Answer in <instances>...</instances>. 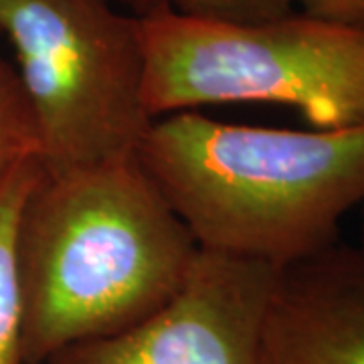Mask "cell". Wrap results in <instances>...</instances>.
Wrapping results in <instances>:
<instances>
[{
    "instance_id": "2",
    "label": "cell",
    "mask_w": 364,
    "mask_h": 364,
    "mask_svg": "<svg viewBox=\"0 0 364 364\" xmlns=\"http://www.w3.org/2000/svg\"><path fill=\"white\" fill-rule=\"evenodd\" d=\"M136 156L200 251L275 269L334 245L364 203V124L291 130L178 112L150 124Z\"/></svg>"
},
{
    "instance_id": "4",
    "label": "cell",
    "mask_w": 364,
    "mask_h": 364,
    "mask_svg": "<svg viewBox=\"0 0 364 364\" xmlns=\"http://www.w3.org/2000/svg\"><path fill=\"white\" fill-rule=\"evenodd\" d=\"M0 37L16 55L47 174L136 156L154 122L138 16L112 0H0Z\"/></svg>"
},
{
    "instance_id": "1",
    "label": "cell",
    "mask_w": 364,
    "mask_h": 364,
    "mask_svg": "<svg viewBox=\"0 0 364 364\" xmlns=\"http://www.w3.org/2000/svg\"><path fill=\"white\" fill-rule=\"evenodd\" d=\"M23 364L114 336L160 312L200 249L138 156L47 174L18 235Z\"/></svg>"
},
{
    "instance_id": "6",
    "label": "cell",
    "mask_w": 364,
    "mask_h": 364,
    "mask_svg": "<svg viewBox=\"0 0 364 364\" xmlns=\"http://www.w3.org/2000/svg\"><path fill=\"white\" fill-rule=\"evenodd\" d=\"M263 364H364V247L334 245L275 272Z\"/></svg>"
},
{
    "instance_id": "3",
    "label": "cell",
    "mask_w": 364,
    "mask_h": 364,
    "mask_svg": "<svg viewBox=\"0 0 364 364\" xmlns=\"http://www.w3.org/2000/svg\"><path fill=\"white\" fill-rule=\"evenodd\" d=\"M152 119L200 105L277 104L314 130L364 124V31L301 13L231 25L160 11L140 18Z\"/></svg>"
},
{
    "instance_id": "8",
    "label": "cell",
    "mask_w": 364,
    "mask_h": 364,
    "mask_svg": "<svg viewBox=\"0 0 364 364\" xmlns=\"http://www.w3.org/2000/svg\"><path fill=\"white\" fill-rule=\"evenodd\" d=\"M39 156V128L23 81L16 69L0 57V181Z\"/></svg>"
},
{
    "instance_id": "11",
    "label": "cell",
    "mask_w": 364,
    "mask_h": 364,
    "mask_svg": "<svg viewBox=\"0 0 364 364\" xmlns=\"http://www.w3.org/2000/svg\"><path fill=\"white\" fill-rule=\"evenodd\" d=\"M128 9L132 11L134 16L144 18V16H150V14H156L160 11H166L170 9L168 0H122Z\"/></svg>"
},
{
    "instance_id": "5",
    "label": "cell",
    "mask_w": 364,
    "mask_h": 364,
    "mask_svg": "<svg viewBox=\"0 0 364 364\" xmlns=\"http://www.w3.org/2000/svg\"><path fill=\"white\" fill-rule=\"evenodd\" d=\"M275 267L200 251L182 289L128 330L45 364H263L261 328Z\"/></svg>"
},
{
    "instance_id": "9",
    "label": "cell",
    "mask_w": 364,
    "mask_h": 364,
    "mask_svg": "<svg viewBox=\"0 0 364 364\" xmlns=\"http://www.w3.org/2000/svg\"><path fill=\"white\" fill-rule=\"evenodd\" d=\"M170 11L207 23L251 25L294 13L291 0H168Z\"/></svg>"
},
{
    "instance_id": "10",
    "label": "cell",
    "mask_w": 364,
    "mask_h": 364,
    "mask_svg": "<svg viewBox=\"0 0 364 364\" xmlns=\"http://www.w3.org/2000/svg\"><path fill=\"white\" fill-rule=\"evenodd\" d=\"M301 14L364 31V0H291Z\"/></svg>"
},
{
    "instance_id": "7",
    "label": "cell",
    "mask_w": 364,
    "mask_h": 364,
    "mask_svg": "<svg viewBox=\"0 0 364 364\" xmlns=\"http://www.w3.org/2000/svg\"><path fill=\"white\" fill-rule=\"evenodd\" d=\"M41 174L39 160H28L0 181V364H23L25 304L16 235L23 207Z\"/></svg>"
},
{
    "instance_id": "12",
    "label": "cell",
    "mask_w": 364,
    "mask_h": 364,
    "mask_svg": "<svg viewBox=\"0 0 364 364\" xmlns=\"http://www.w3.org/2000/svg\"><path fill=\"white\" fill-rule=\"evenodd\" d=\"M360 245H363V247H364V227H363V241H360Z\"/></svg>"
}]
</instances>
